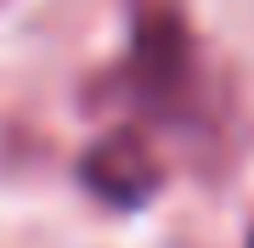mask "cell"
Here are the masks:
<instances>
[{
	"instance_id": "obj_3",
	"label": "cell",
	"mask_w": 254,
	"mask_h": 248,
	"mask_svg": "<svg viewBox=\"0 0 254 248\" xmlns=\"http://www.w3.org/2000/svg\"><path fill=\"white\" fill-rule=\"evenodd\" d=\"M249 248H254V231H249Z\"/></svg>"
},
{
	"instance_id": "obj_1",
	"label": "cell",
	"mask_w": 254,
	"mask_h": 248,
	"mask_svg": "<svg viewBox=\"0 0 254 248\" xmlns=\"http://www.w3.org/2000/svg\"><path fill=\"white\" fill-rule=\"evenodd\" d=\"M108 91L164 124H192L209 107L198 34L175 0H130V51L108 74Z\"/></svg>"
},
{
	"instance_id": "obj_2",
	"label": "cell",
	"mask_w": 254,
	"mask_h": 248,
	"mask_svg": "<svg viewBox=\"0 0 254 248\" xmlns=\"http://www.w3.org/2000/svg\"><path fill=\"white\" fill-rule=\"evenodd\" d=\"M79 186L108 209H147L164 186V164L141 130H113L79 158Z\"/></svg>"
}]
</instances>
